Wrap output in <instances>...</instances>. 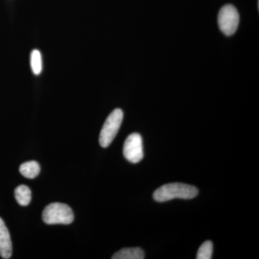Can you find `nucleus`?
Instances as JSON below:
<instances>
[{
  "label": "nucleus",
  "mask_w": 259,
  "mask_h": 259,
  "mask_svg": "<svg viewBox=\"0 0 259 259\" xmlns=\"http://www.w3.org/2000/svg\"><path fill=\"white\" fill-rule=\"evenodd\" d=\"M199 190L194 186L182 183H170L161 186L155 191L153 199L164 202L174 199H190L198 195Z\"/></svg>",
  "instance_id": "f257e3e1"
},
{
  "label": "nucleus",
  "mask_w": 259,
  "mask_h": 259,
  "mask_svg": "<svg viewBox=\"0 0 259 259\" xmlns=\"http://www.w3.org/2000/svg\"><path fill=\"white\" fill-rule=\"evenodd\" d=\"M42 218L48 225H69L74 221V215L72 209L67 204L54 202L46 207Z\"/></svg>",
  "instance_id": "f03ea898"
},
{
  "label": "nucleus",
  "mask_w": 259,
  "mask_h": 259,
  "mask_svg": "<svg viewBox=\"0 0 259 259\" xmlns=\"http://www.w3.org/2000/svg\"><path fill=\"white\" fill-rule=\"evenodd\" d=\"M123 120V112L121 109H115L107 117L104 123L103 127L100 134V146L107 148L112 144L120 129L121 124Z\"/></svg>",
  "instance_id": "7ed1b4c3"
},
{
  "label": "nucleus",
  "mask_w": 259,
  "mask_h": 259,
  "mask_svg": "<svg viewBox=\"0 0 259 259\" xmlns=\"http://www.w3.org/2000/svg\"><path fill=\"white\" fill-rule=\"evenodd\" d=\"M218 25L221 31L230 36L236 32L239 24V14L233 5H226L220 10Z\"/></svg>",
  "instance_id": "20e7f679"
},
{
  "label": "nucleus",
  "mask_w": 259,
  "mask_h": 259,
  "mask_svg": "<svg viewBox=\"0 0 259 259\" xmlns=\"http://www.w3.org/2000/svg\"><path fill=\"white\" fill-rule=\"evenodd\" d=\"M123 155L132 163H139L144 158L143 139L141 135L133 134L126 139L123 146Z\"/></svg>",
  "instance_id": "39448f33"
},
{
  "label": "nucleus",
  "mask_w": 259,
  "mask_h": 259,
  "mask_svg": "<svg viewBox=\"0 0 259 259\" xmlns=\"http://www.w3.org/2000/svg\"><path fill=\"white\" fill-rule=\"evenodd\" d=\"M13 253V245L8 228L4 221L0 218V256L8 259Z\"/></svg>",
  "instance_id": "423d86ee"
},
{
  "label": "nucleus",
  "mask_w": 259,
  "mask_h": 259,
  "mask_svg": "<svg viewBox=\"0 0 259 259\" xmlns=\"http://www.w3.org/2000/svg\"><path fill=\"white\" fill-rule=\"evenodd\" d=\"M144 250L140 248H122L112 255V259H144Z\"/></svg>",
  "instance_id": "0eeeda50"
},
{
  "label": "nucleus",
  "mask_w": 259,
  "mask_h": 259,
  "mask_svg": "<svg viewBox=\"0 0 259 259\" xmlns=\"http://www.w3.org/2000/svg\"><path fill=\"white\" fill-rule=\"evenodd\" d=\"M40 171V167L37 161L25 162L20 166V172L23 177L28 179L35 178Z\"/></svg>",
  "instance_id": "6e6552de"
},
{
  "label": "nucleus",
  "mask_w": 259,
  "mask_h": 259,
  "mask_svg": "<svg viewBox=\"0 0 259 259\" xmlns=\"http://www.w3.org/2000/svg\"><path fill=\"white\" fill-rule=\"evenodd\" d=\"M15 199L19 204L27 206L31 202V191L25 185L18 186L15 190Z\"/></svg>",
  "instance_id": "1a4fd4ad"
},
{
  "label": "nucleus",
  "mask_w": 259,
  "mask_h": 259,
  "mask_svg": "<svg viewBox=\"0 0 259 259\" xmlns=\"http://www.w3.org/2000/svg\"><path fill=\"white\" fill-rule=\"evenodd\" d=\"M30 66L34 74L39 75L41 73L42 69L41 54L36 49L32 51L30 54Z\"/></svg>",
  "instance_id": "9d476101"
},
{
  "label": "nucleus",
  "mask_w": 259,
  "mask_h": 259,
  "mask_svg": "<svg viewBox=\"0 0 259 259\" xmlns=\"http://www.w3.org/2000/svg\"><path fill=\"white\" fill-rule=\"evenodd\" d=\"M213 252V244L212 241L204 242L199 247L197 253V259H211Z\"/></svg>",
  "instance_id": "9b49d317"
}]
</instances>
